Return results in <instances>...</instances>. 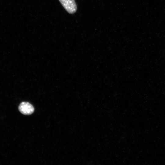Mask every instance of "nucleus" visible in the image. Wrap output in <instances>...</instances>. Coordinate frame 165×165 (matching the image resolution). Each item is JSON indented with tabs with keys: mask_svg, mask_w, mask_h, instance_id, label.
<instances>
[{
	"mask_svg": "<svg viewBox=\"0 0 165 165\" xmlns=\"http://www.w3.org/2000/svg\"><path fill=\"white\" fill-rule=\"evenodd\" d=\"M63 7L70 14L75 13L77 6L75 0H59Z\"/></svg>",
	"mask_w": 165,
	"mask_h": 165,
	"instance_id": "nucleus-1",
	"label": "nucleus"
},
{
	"mask_svg": "<svg viewBox=\"0 0 165 165\" xmlns=\"http://www.w3.org/2000/svg\"><path fill=\"white\" fill-rule=\"evenodd\" d=\"M20 112L24 115L31 114L34 111L33 106L28 102H23L21 103L18 107Z\"/></svg>",
	"mask_w": 165,
	"mask_h": 165,
	"instance_id": "nucleus-2",
	"label": "nucleus"
}]
</instances>
